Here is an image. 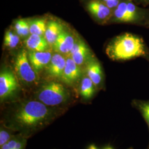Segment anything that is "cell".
<instances>
[{
  "label": "cell",
  "mask_w": 149,
  "mask_h": 149,
  "mask_svg": "<svg viewBox=\"0 0 149 149\" xmlns=\"http://www.w3.org/2000/svg\"><path fill=\"white\" fill-rule=\"evenodd\" d=\"M63 113L59 107L47 106L37 100H28L3 112L1 123L29 138L48 127Z\"/></svg>",
  "instance_id": "obj_1"
},
{
  "label": "cell",
  "mask_w": 149,
  "mask_h": 149,
  "mask_svg": "<svg viewBox=\"0 0 149 149\" xmlns=\"http://www.w3.org/2000/svg\"><path fill=\"white\" fill-rule=\"evenodd\" d=\"M106 53L113 60H129L148 57L149 50L144 40L136 34L125 33L115 38L107 45Z\"/></svg>",
  "instance_id": "obj_2"
},
{
  "label": "cell",
  "mask_w": 149,
  "mask_h": 149,
  "mask_svg": "<svg viewBox=\"0 0 149 149\" xmlns=\"http://www.w3.org/2000/svg\"><path fill=\"white\" fill-rule=\"evenodd\" d=\"M69 91L62 84L51 81L39 87L36 93V100L52 107H59L69 101Z\"/></svg>",
  "instance_id": "obj_3"
},
{
  "label": "cell",
  "mask_w": 149,
  "mask_h": 149,
  "mask_svg": "<svg viewBox=\"0 0 149 149\" xmlns=\"http://www.w3.org/2000/svg\"><path fill=\"white\" fill-rule=\"evenodd\" d=\"M147 12L137 7L130 0L120 1L113 11V21L135 24H149Z\"/></svg>",
  "instance_id": "obj_4"
},
{
  "label": "cell",
  "mask_w": 149,
  "mask_h": 149,
  "mask_svg": "<svg viewBox=\"0 0 149 149\" xmlns=\"http://www.w3.org/2000/svg\"><path fill=\"white\" fill-rule=\"evenodd\" d=\"M15 69L18 77L25 84L29 85L37 82V73L32 68L25 50H22L17 55Z\"/></svg>",
  "instance_id": "obj_5"
},
{
  "label": "cell",
  "mask_w": 149,
  "mask_h": 149,
  "mask_svg": "<svg viewBox=\"0 0 149 149\" xmlns=\"http://www.w3.org/2000/svg\"><path fill=\"white\" fill-rule=\"evenodd\" d=\"M19 85L16 76L10 70H4L0 74L1 102L11 98L17 93Z\"/></svg>",
  "instance_id": "obj_6"
},
{
  "label": "cell",
  "mask_w": 149,
  "mask_h": 149,
  "mask_svg": "<svg viewBox=\"0 0 149 149\" xmlns=\"http://www.w3.org/2000/svg\"><path fill=\"white\" fill-rule=\"evenodd\" d=\"M87 8L97 20L102 23L109 21L113 15V11L101 0H90L87 5Z\"/></svg>",
  "instance_id": "obj_7"
},
{
  "label": "cell",
  "mask_w": 149,
  "mask_h": 149,
  "mask_svg": "<svg viewBox=\"0 0 149 149\" xmlns=\"http://www.w3.org/2000/svg\"><path fill=\"white\" fill-rule=\"evenodd\" d=\"M81 74L80 66L76 64L71 57L67 58L63 74L61 79L62 81L68 85H73L79 80Z\"/></svg>",
  "instance_id": "obj_8"
},
{
  "label": "cell",
  "mask_w": 149,
  "mask_h": 149,
  "mask_svg": "<svg viewBox=\"0 0 149 149\" xmlns=\"http://www.w3.org/2000/svg\"><path fill=\"white\" fill-rule=\"evenodd\" d=\"M87 76L92 80L97 88L103 86L104 74L100 63L95 58L91 59L87 63Z\"/></svg>",
  "instance_id": "obj_9"
},
{
  "label": "cell",
  "mask_w": 149,
  "mask_h": 149,
  "mask_svg": "<svg viewBox=\"0 0 149 149\" xmlns=\"http://www.w3.org/2000/svg\"><path fill=\"white\" fill-rule=\"evenodd\" d=\"M70 54V57L79 66L87 63L92 58L90 48L82 40L75 42L74 47Z\"/></svg>",
  "instance_id": "obj_10"
},
{
  "label": "cell",
  "mask_w": 149,
  "mask_h": 149,
  "mask_svg": "<svg viewBox=\"0 0 149 149\" xmlns=\"http://www.w3.org/2000/svg\"><path fill=\"white\" fill-rule=\"evenodd\" d=\"M28 55L32 68L37 74L48 66L53 56L52 53L48 51H30L28 53Z\"/></svg>",
  "instance_id": "obj_11"
},
{
  "label": "cell",
  "mask_w": 149,
  "mask_h": 149,
  "mask_svg": "<svg viewBox=\"0 0 149 149\" xmlns=\"http://www.w3.org/2000/svg\"><path fill=\"white\" fill-rule=\"evenodd\" d=\"M74 44V37L64 30L59 35L53 46L54 50L58 53L66 54L70 53Z\"/></svg>",
  "instance_id": "obj_12"
},
{
  "label": "cell",
  "mask_w": 149,
  "mask_h": 149,
  "mask_svg": "<svg viewBox=\"0 0 149 149\" xmlns=\"http://www.w3.org/2000/svg\"><path fill=\"white\" fill-rule=\"evenodd\" d=\"M66 59L61 54L56 53L54 54L49 64L47 66V72L50 76L61 79L64 69L66 65Z\"/></svg>",
  "instance_id": "obj_13"
},
{
  "label": "cell",
  "mask_w": 149,
  "mask_h": 149,
  "mask_svg": "<svg viewBox=\"0 0 149 149\" xmlns=\"http://www.w3.org/2000/svg\"><path fill=\"white\" fill-rule=\"evenodd\" d=\"M26 45L30 51L34 52H46L50 46L44 37L36 34H31L28 38Z\"/></svg>",
  "instance_id": "obj_14"
},
{
  "label": "cell",
  "mask_w": 149,
  "mask_h": 149,
  "mask_svg": "<svg viewBox=\"0 0 149 149\" xmlns=\"http://www.w3.org/2000/svg\"><path fill=\"white\" fill-rule=\"evenodd\" d=\"M64 31L63 26L58 22L51 21L47 23L44 37L50 45H53L61 33Z\"/></svg>",
  "instance_id": "obj_15"
},
{
  "label": "cell",
  "mask_w": 149,
  "mask_h": 149,
  "mask_svg": "<svg viewBox=\"0 0 149 149\" xmlns=\"http://www.w3.org/2000/svg\"><path fill=\"white\" fill-rule=\"evenodd\" d=\"M97 89L96 86L87 76L81 80L80 85V95L85 100H91L95 96Z\"/></svg>",
  "instance_id": "obj_16"
},
{
  "label": "cell",
  "mask_w": 149,
  "mask_h": 149,
  "mask_svg": "<svg viewBox=\"0 0 149 149\" xmlns=\"http://www.w3.org/2000/svg\"><path fill=\"white\" fill-rule=\"evenodd\" d=\"M131 105L134 109L137 110L148 125L149 132V100H143L134 99L131 102ZM146 149H149V141Z\"/></svg>",
  "instance_id": "obj_17"
},
{
  "label": "cell",
  "mask_w": 149,
  "mask_h": 149,
  "mask_svg": "<svg viewBox=\"0 0 149 149\" xmlns=\"http://www.w3.org/2000/svg\"><path fill=\"white\" fill-rule=\"evenodd\" d=\"M47 22L44 19H37L29 23L30 33L40 36H44L47 29Z\"/></svg>",
  "instance_id": "obj_18"
},
{
  "label": "cell",
  "mask_w": 149,
  "mask_h": 149,
  "mask_svg": "<svg viewBox=\"0 0 149 149\" xmlns=\"http://www.w3.org/2000/svg\"><path fill=\"white\" fill-rule=\"evenodd\" d=\"M17 133L0 123V146L8 143Z\"/></svg>",
  "instance_id": "obj_19"
},
{
  "label": "cell",
  "mask_w": 149,
  "mask_h": 149,
  "mask_svg": "<svg viewBox=\"0 0 149 149\" xmlns=\"http://www.w3.org/2000/svg\"><path fill=\"white\" fill-rule=\"evenodd\" d=\"M19 42V38L18 36L15 34L11 31L6 32L5 36L4 43L6 47L9 48H15Z\"/></svg>",
  "instance_id": "obj_20"
},
{
  "label": "cell",
  "mask_w": 149,
  "mask_h": 149,
  "mask_svg": "<svg viewBox=\"0 0 149 149\" xmlns=\"http://www.w3.org/2000/svg\"><path fill=\"white\" fill-rule=\"evenodd\" d=\"M28 138L21 134H16V141L14 149H26Z\"/></svg>",
  "instance_id": "obj_21"
},
{
  "label": "cell",
  "mask_w": 149,
  "mask_h": 149,
  "mask_svg": "<svg viewBox=\"0 0 149 149\" xmlns=\"http://www.w3.org/2000/svg\"><path fill=\"white\" fill-rule=\"evenodd\" d=\"M30 33V27L29 23L26 20H23V25L22 27L21 31L19 36L21 37H27Z\"/></svg>",
  "instance_id": "obj_22"
},
{
  "label": "cell",
  "mask_w": 149,
  "mask_h": 149,
  "mask_svg": "<svg viewBox=\"0 0 149 149\" xmlns=\"http://www.w3.org/2000/svg\"><path fill=\"white\" fill-rule=\"evenodd\" d=\"M103 2H104L107 7H108L112 11H114L116 8L117 7L119 3L120 2V0H101Z\"/></svg>",
  "instance_id": "obj_23"
},
{
  "label": "cell",
  "mask_w": 149,
  "mask_h": 149,
  "mask_svg": "<svg viewBox=\"0 0 149 149\" xmlns=\"http://www.w3.org/2000/svg\"><path fill=\"white\" fill-rule=\"evenodd\" d=\"M98 149L97 148V146H96L95 145H94V144H92V145H90V146H89V147L88 148V149Z\"/></svg>",
  "instance_id": "obj_24"
},
{
  "label": "cell",
  "mask_w": 149,
  "mask_h": 149,
  "mask_svg": "<svg viewBox=\"0 0 149 149\" xmlns=\"http://www.w3.org/2000/svg\"><path fill=\"white\" fill-rule=\"evenodd\" d=\"M138 1L140 2H143L144 3L149 5V0H138Z\"/></svg>",
  "instance_id": "obj_25"
},
{
  "label": "cell",
  "mask_w": 149,
  "mask_h": 149,
  "mask_svg": "<svg viewBox=\"0 0 149 149\" xmlns=\"http://www.w3.org/2000/svg\"><path fill=\"white\" fill-rule=\"evenodd\" d=\"M103 149H114L113 148H112V146H107L106 147H105Z\"/></svg>",
  "instance_id": "obj_26"
},
{
  "label": "cell",
  "mask_w": 149,
  "mask_h": 149,
  "mask_svg": "<svg viewBox=\"0 0 149 149\" xmlns=\"http://www.w3.org/2000/svg\"><path fill=\"white\" fill-rule=\"evenodd\" d=\"M127 149H134L133 148V147H130V148H128Z\"/></svg>",
  "instance_id": "obj_27"
},
{
  "label": "cell",
  "mask_w": 149,
  "mask_h": 149,
  "mask_svg": "<svg viewBox=\"0 0 149 149\" xmlns=\"http://www.w3.org/2000/svg\"><path fill=\"white\" fill-rule=\"evenodd\" d=\"M148 58H149V56H148Z\"/></svg>",
  "instance_id": "obj_28"
}]
</instances>
